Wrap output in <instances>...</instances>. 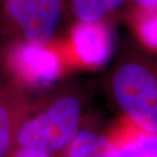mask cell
<instances>
[{
	"label": "cell",
	"mask_w": 157,
	"mask_h": 157,
	"mask_svg": "<svg viewBox=\"0 0 157 157\" xmlns=\"http://www.w3.org/2000/svg\"><path fill=\"white\" fill-rule=\"evenodd\" d=\"M109 97L122 118L157 134V60L139 47L119 55L106 78Z\"/></svg>",
	"instance_id": "6da1fadb"
},
{
	"label": "cell",
	"mask_w": 157,
	"mask_h": 157,
	"mask_svg": "<svg viewBox=\"0 0 157 157\" xmlns=\"http://www.w3.org/2000/svg\"><path fill=\"white\" fill-rule=\"evenodd\" d=\"M84 98L78 91L62 90L36 110L28 113L17 138V147H26L63 157L84 115Z\"/></svg>",
	"instance_id": "7a4b0ae2"
},
{
	"label": "cell",
	"mask_w": 157,
	"mask_h": 157,
	"mask_svg": "<svg viewBox=\"0 0 157 157\" xmlns=\"http://www.w3.org/2000/svg\"><path fill=\"white\" fill-rule=\"evenodd\" d=\"M2 61L11 82L26 89L49 87L68 67L61 44L12 40L3 50Z\"/></svg>",
	"instance_id": "3957f363"
},
{
	"label": "cell",
	"mask_w": 157,
	"mask_h": 157,
	"mask_svg": "<svg viewBox=\"0 0 157 157\" xmlns=\"http://www.w3.org/2000/svg\"><path fill=\"white\" fill-rule=\"evenodd\" d=\"M63 0H0V30L12 40L55 41Z\"/></svg>",
	"instance_id": "277c9868"
},
{
	"label": "cell",
	"mask_w": 157,
	"mask_h": 157,
	"mask_svg": "<svg viewBox=\"0 0 157 157\" xmlns=\"http://www.w3.org/2000/svg\"><path fill=\"white\" fill-rule=\"evenodd\" d=\"M60 44L68 65L87 68L103 65L112 51L111 33L104 21H76Z\"/></svg>",
	"instance_id": "5b68a950"
},
{
	"label": "cell",
	"mask_w": 157,
	"mask_h": 157,
	"mask_svg": "<svg viewBox=\"0 0 157 157\" xmlns=\"http://www.w3.org/2000/svg\"><path fill=\"white\" fill-rule=\"evenodd\" d=\"M30 110L23 88L12 82L0 87V157H8L15 149L18 130Z\"/></svg>",
	"instance_id": "8992f818"
},
{
	"label": "cell",
	"mask_w": 157,
	"mask_h": 157,
	"mask_svg": "<svg viewBox=\"0 0 157 157\" xmlns=\"http://www.w3.org/2000/svg\"><path fill=\"white\" fill-rule=\"evenodd\" d=\"M115 157H157V134L144 131L127 119L109 133Z\"/></svg>",
	"instance_id": "52a82bcc"
},
{
	"label": "cell",
	"mask_w": 157,
	"mask_h": 157,
	"mask_svg": "<svg viewBox=\"0 0 157 157\" xmlns=\"http://www.w3.org/2000/svg\"><path fill=\"white\" fill-rule=\"evenodd\" d=\"M63 157H115L114 144L109 133L82 127Z\"/></svg>",
	"instance_id": "ba28073f"
},
{
	"label": "cell",
	"mask_w": 157,
	"mask_h": 157,
	"mask_svg": "<svg viewBox=\"0 0 157 157\" xmlns=\"http://www.w3.org/2000/svg\"><path fill=\"white\" fill-rule=\"evenodd\" d=\"M127 0H71V10L76 21L93 23L117 10Z\"/></svg>",
	"instance_id": "9c48e42d"
},
{
	"label": "cell",
	"mask_w": 157,
	"mask_h": 157,
	"mask_svg": "<svg viewBox=\"0 0 157 157\" xmlns=\"http://www.w3.org/2000/svg\"><path fill=\"white\" fill-rule=\"evenodd\" d=\"M137 7L131 13L135 34L144 46L157 51V8Z\"/></svg>",
	"instance_id": "30bf717a"
},
{
	"label": "cell",
	"mask_w": 157,
	"mask_h": 157,
	"mask_svg": "<svg viewBox=\"0 0 157 157\" xmlns=\"http://www.w3.org/2000/svg\"><path fill=\"white\" fill-rule=\"evenodd\" d=\"M8 157H54L39 150L26 148V147H15V149Z\"/></svg>",
	"instance_id": "8fae6325"
},
{
	"label": "cell",
	"mask_w": 157,
	"mask_h": 157,
	"mask_svg": "<svg viewBox=\"0 0 157 157\" xmlns=\"http://www.w3.org/2000/svg\"><path fill=\"white\" fill-rule=\"evenodd\" d=\"M138 6L144 8H157V0H134Z\"/></svg>",
	"instance_id": "7c38bea8"
},
{
	"label": "cell",
	"mask_w": 157,
	"mask_h": 157,
	"mask_svg": "<svg viewBox=\"0 0 157 157\" xmlns=\"http://www.w3.org/2000/svg\"><path fill=\"white\" fill-rule=\"evenodd\" d=\"M0 87H1V85H0Z\"/></svg>",
	"instance_id": "4fadbf2b"
}]
</instances>
